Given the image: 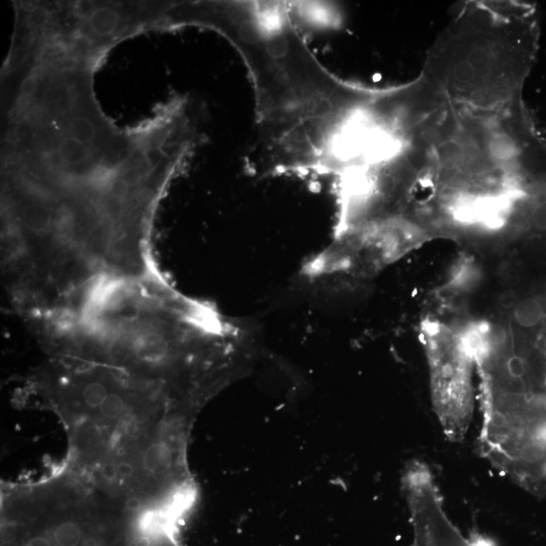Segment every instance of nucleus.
Instances as JSON below:
<instances>
[{
  "mask_svg": "<svg viewBox=\"0 0 546 546\" xmlns=\"http://www.w3.org/2000/svg\"><path fill=\"white\" fill-rule=\"evenodd\" d=\"M293 21L299 28L310 25L313 27H331L339 20L337 6L330 3L289 2Z\"/></svg>",
  "mask_w": 546,
  "mask_h": 546,
  "instance_id": "nucleus-4",
  "label": "nucleus"
},
{
  "mask_svg": "<svg viewBox=\"0 0 546 546\" xmlns=\"http://www.w3.org/2000/svg\"><path fill=\"white\" fill-rule=\"evenodd\" d=\"M491 546H496L494 543Z\"/></svg>",
  "mask_w": 546,
  "mask_h": 546,
  "instance_id": "nucleus-7",
  "label": "nucleus"
},
{
  "mask_svg": "<svg viewBox=\"0 0 546 546\" xmlns=\"http://www.w3.org/2000/svg\"><path fill=\"white\" fill-rule=\"evenodd\" d=\"M421 336L434 411L445 436L460 442L467 435L474 410L472 349L464 332L442 316H427Z\"/></svg>",
  "mask_w": 546,
  "mask_h": 546,
  "instance_id": "nucleus-2",
  "label": "nucleus"
},
{
  "mask_svg": "<svg viewBox=\"0 0 546 546\" xmlns=\"http://www.w3.org/2000/svg\"><path fill=\"white\" fill-rule=\"evenodd\" d=\"M404 493L414 530L413 546H491L494 542L477 533L467 538L448 519L438 487L429 468L414 461L403 476Z\"/></svg>",
  "mask_w": 546,
  "mask_h": 546,
  "instance_id": "nucleus-3",
  "label": "nucleus"
},
{
  "mask_svg": "<svg viewBox=\"0 0 546 546\" xmlns=\"http://www.w3.org/2000/svg\"><path fill=\"white\" fill-rule=\"evenodd\" d=\"M53 536L58 546H78L82 532L76 523L66 521L55 528Z\"/></svg>",
  "mask_w": 546,
  "mask_h": 546,
  "instance_id": "nucleus-5",
  "label": "nucleus"
},
{
  "mask_svg": "<svg viewBox=\"0 0 546 546\" xmlns=\"http://www.w3.org/2000/svg\"><path fill=\"white\" fill-rule=\"evenodd\" d=\"M538 39L531 6L468 5L429 53L421 78L455 101L507 106L522 100Z\"/></svg>",
  "mask_w": 546,
  "mask_h": 546,
  "instance_id": "nucleus-1",
  "label": "nucleus"
},
{
  "mask_svg": "<svg viewBox=\"0 0 546 546\" xmlns=\"http://www.w3.org/2000/svg\"><path fill=\"white\" fill-rule=\"evenodd\" d=\"M24 546H53V544L47 537L36 536L28 540Z\"/></svg>",
  "mask_w": 546,
  "mask_h": 546,
  "instance_id": "nucleus-6",
  "label": "nucleus"
}]
</instances>
